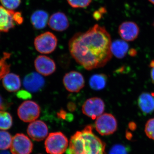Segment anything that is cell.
Listing matches in <instances>:
<instances>
[{
  "label": "cell",
  "mask_w": 154,
  "mask_h": 154,
  "mask_svg": "<svg viewBox=\"0 0 154 154\" xmlns=\"http://www.w3.org/2000/svg\"><path fill=\"white\" fill-rule=\"evenodd\" d=\"M106 144L96 135L88 125L72 136L66 154H105Z\"/></svg>",
  "instance_id": "2"
},
{
  "label": "cell",
  "mask_w": 154,
  "mask_h": 154,
  "mask_svg": "<svg viewBox=\"0 0 154 154\" xmlns=\"http://www.w3.org/2000/svg\"><path fill=\"white\" fill-rule=\"evenodd\" d=\"M129 126L130 129H132V130L134 129L136 127V125L134 122H131L130 123L129 125Z\"/></svg>",
  "instance_id": "33"
},
{
  "label": "cell",
  "mask_w": 154,
  "mask_h": 154,
  "mask_svg": "<svg viewBox=\"0 0 154 154\" xmlns=\"http://www.w3.org/2000/svg\"><path fill=\"white\" fill-rule=\"evenodd\" d=\"M72 8H85L91 4L92 0H67Z\"/></svg>",
  "instance_id": "24"
},
{
  "label": "cell",
  "mask_w": 154,
  "mask_h": 154,
  "mask_svg": "<svg viewBox=\"0 0 154 154\" xmlns=\"http://www.w3.org/2000/svg\"><path fill=\"white\" fill-rule=\"evenodd\" d=\"M138 105L144 114H149L154 112V94L143 93L138 98Z\"/></svg>",
  "instance_id": "16"
},
{
  "label": "cell",
  "mask_w": 154,
  "mask_h": 154,
  "mask_svg": "<svg viewBox=\"0 0 154 154\" xmlns=\"http://www.w3.org/2000/svg\"><path fill=\"white\" fill-rule=\"evenodd\" d=\"M0 2L4 8L13 11L19 7L21 0H0Z\"/></svg>",
  "instance_id": "25"
},
{
  "label": "cell",
  "mask_w": 154,
  "mask_h": 154,
  "mask_svg": "<svg viewBox=\"0 0 154 154\" xmlns=\"http://www.w3.org/2000/svg\"><path fill=\"white\" fill-rule=\"evenodd\" d=\"M107 78L104 74L93 75L89 80V85L93 90L100 91L105 88L107 85Z\"/></svg>",
  "instance_id": "20"
},
{
  "label": "cell",
  "mask_w": 154,
  "mask_h": 154,
  "mask_svg": "<svg viewBox=\"0 0 154 154\" xmlns=\"http://www.w3.org/2000/svg\"><path fill=\"white\" fill-rule=\"evenodd\" d=\"M17 114L22 121L25 122H32L36 120L40 115V106L34 101H25L18 107Z\"/></svg>",
  "instance_id": "6"
},
{
  "label": "cell",
  "mask_w": 154,
  "mask_h": 154,
  "mask_svg": "<svg viewBox=\"0 0 154 154\" xmlns=\"http://www.w3.org/2000/svg\"><path fill=\"white\" fill-rule=\"evenodd\" d=\"M16 12L0 6V31L7 32L14 28L16 24Z\"/></svg>",
  "instance_id": "14"
},
{
  "label": "cell",
  "mask_w": 154,
  "mask_h": 154,
  "mask_svg": "<svg viewBox=\"0 0 154 154\" xmlns=\"http://www.w3.org/2000/svg\"><path fill=\"white\" fill-rule=\"evenodd\" d=\"M48 14L47 12L38 10L33 12L30 17V22L34 28L40 30L45 28L48 23Z\"/></svg>",
  "instance_id": "18"
},
{
  "label": "cell",
  "mask_w": 154,
  "mask_h": 154,
  "mask_svg": "<svg viewBox=\"0 0 154 154\" xmlns=\"http://www.w3.org/2000/svg\"><path fill=\"white\" fill-rule=\"evenodd\" d=\"M12 135L10 133L5 130L0 131V150H6L11 146Z\"/></svg>",
  "instance_id": "22"
},
{
  "label": "cell",
  "mask_w": 154,
  "mask_h": 154,
  "mask_svg": "<svg viewBox=\"0 0 154 154\" xmlns=\"http://www.w3.org/2000/svg\"><path fill=\"white\" fill-rule=\"evenodd\" d=\"M34 66L39 74L47 76L54 73L56 66L54 61L48 57L38 56L34 60Z\"/></svg>",
  "instance_id": "11"
},
{
  "label": "cell",
  "mask_w": 154,
  "mask_h": 154,
  "mask_svg": "<svg viewBox=\"0 0 154 154\" xmlns=\"http://www.w3.org/2000/svg\"><path fill=\"white\" fill-rule=\"evenodd\" d=\"M119 36L125 41H134L137 38L140 33V29L136 23L128 21L122 23L119 27Z\"/></svg>",
  "instance_id": "12"
},
{
  "label": "cell",
  "mask_w": 154,
  "mask_h": 154,
  "mask_svg": "<svg viewBox=\"0 0 154 154\" xmlns=\"http://www.w3.org/2000/svg\"><path fill=\"white\" fill-rule=\"evenodd\" d=\"M151 3H152V4H154V0H149Z\"/></svg>",
  "instance_id": "35"
},
{
  "label": "cell",
  "mask_w": 154,
  "mask_h": 154,
  "mask_svg": "<svg viewBox=\"0 0 154 154\" xmlns=\"http://www.w3.org/2000/svg\"><path fill=\"white\" fill-rule=\"evenodd\" d=\"M106 13V10L104 8H101L98 11H95L93 14V17L96 20H99L102 18L103 14Z\"/></svg>",
  "instance_id": "28"
},
{
  "label": "cell",
  "mask_w": 154,
  "mask_h": 154,
  "mask_svg": "<svg viewBox=\"0 0 154 154\" xmlns=\"http://www.w3.org/2000/svg\"><path fill=\"white\" fill-rule=\"evenodd\" d=\"M12 154H30L33 149V144L27 136L17 133L13 137L10 147Z\"/></svg>",
  "instance_id": "8"
},
{
  "label": "cell",
  "mask_w": 154,
  "mask_h": 154,
  "mask_svg": "<svg viewBox=\"0 0 154 154\" xmlns=\"http://www.w3.org/2000/svg\"><path fill=\"white\" fill-rule=\"evenodd\" d=\"M67 107L69 110H70V111H74L75 109V105L72 102V103L70 102V103H69L68 104Z\"/></svg>",
  "instance_id": "30"
},
{
  "label": "cell",
  "mask_w": 154,
  "mask_h": 154,
  "mask_svg": "<svg viewBox=\"0 0 154 154\" xmlns=\"http://www.w3.org/2000/svg\"><path fill=\"white\" fill-rule=\"evenodd\" d=\"M105 109V103L99 97H92L87 99L82 107L83 113L94 120L102 115Z\"/></svg>",
  "instance_id": "7"
},
{
  "label": "cell",
  "mask_w": 154,
  "mask_h": 154,
  "mask_svg": "<svg viewBox=\"0 0 154 154\" xmlns=\"http://www.w3.org/2000/svg\"><path fill=\"white\" fill-rule=\"evenodd\" d=\"M47 125L41 120H36L30 122L27 128V133L33 140L36 141L43 140L48 135Z\"/></svg>",
  "instance_id": "10"
},
{
  "label": "cell",
  "mask_w": 154,
  "mask_h": 154,
  "mask_svg": "<svg viewBox=\"0 0 154 154\" xmlns=\"http://www.w3.org/2000/svg\"></svg>",
  "instance_id": "36"
},
{
  "label": "cell",
  "mask_w": 154,
  "mask_h": 154,
  "mask_svg": "<svg viewBox=\"0 0 154 154\" xmlns=\"http://www.w3.org/2000/svg\"><path fill=\"white\" fill-rule=\"evenodd\" d=\"M10 55V54L5 53L3 57L0 60V79H3L10 72V65L7 62V60Z\"/></svg>",
  "instance_id": "23"
},
{
  "label": "cell",
  "mask_w": 154,
  "mask_h": 154,
  "mask_svg": "<svg viewBox=\"0 0 154 154\" xmlns=\"http://www.w3.org/2000/svg\"><path fill=\"white\" fill-rule=\"evenodd\" d=\"M63 84L67 91L78 93L85 87V81L83 75L77 71H71L65 75Z\"/></svg>",
  "instance_id": "9"
},
{
  "label": "cell",
  "mask_w": 154,
  "mask_h": 154,
  "mask_svg": "<svg viewBox=\"0 0 154 154\" xmlns=\"http://www.w3.org/2000/svg\"><path fill=\"white\" fill-rule=\"evenodd\" d=\"M48 26L52 30L59 32L66 30L69 22L66 15L62 12H57L51 15L48 21Z\"/></svg>",
  "instance_id": "15"
},
{
  "label": "cell",
  "mask_w": 154,
  "mask_h": 154,
  "mask_svg": "<svg viewBox=\"0 0 154 154\" xmlns=\"http://www.w3.org/2000/svg\"><path fill=\"white\" fill-rule=\"evenodd\" d=\"M57 42V38L54 33L46 32L36 36L34 39V45L38 52L49 54L55 50Z\"/></svg>",
  "instance_id": "4"
},
{
  "label": "cell",
  "mask_w": 154,
  "mask_h": 154,
  "mask_svg": "<svg viewBox=\"0 0 154 154\" xmlns=\"http://www.w3.org/2000/svg\"><path fill=\"white\" fill-rule=\"evenodd\" d=\"M145 132L149 138L154 140V118L150 119L147 122L145 127Z\"/></svg>",
  "instance_id": "26"
},
{
  "label": "cell",
  "mask_w": 154,
  "mask_h": 154,
  "mask_svg": "<svg viewBox=\"0 0 154 154\" xmlns=\"http://www.w3.org/2000/svg\"><path fill=\"white\" fill-rule=\"evenodd\" d=\"M9 107L8 103L4 100L2 96H0V110H5Z\"/></svg>",
  "instance_id": "29"
},
{
  "label": "cell",
  "mask_w": 154,
  "mask_h": 154,
  "mask_svg": "<svg viewBox=\"0 0 154 154\" xmlns=\"http://www.w3.org/2000/svg\"><path fill=\"white\" fill-rule=\"evenodd\" d=\"M129 54L131 56H134L137 54L136 51L134 49H131L129 51Z\"/></svg>",
  "instance_id": "32"
},
{
  "label": "cell",
  "mask_w": 154,
  "mask_h": 154,
  "mask_svg": "<svg viewBox=\"0 0 154 154\" xmlns=\"http://www.w3.org/2000/svg\"><path fill=\"white\" fill-rule=\"evenodd\" d=\"M2 79L4 88L9 92H16L19 91L21 88V80L18 75L9 73Z\"/></svg>",
  "instance_id": "17"
},
{
  "label": "cell",
  "mask_w": 154,
  "mask_h": 154,
  "mask_svg": "<svg viewBox=\"0 0 154 154\" xmlns=\"http://www.w3.org/2000/svg\"><path fill=\"white\" fill-rule=\"evenodd\" d=\"M0 154H11L10 152L6 150H1Z\"/></svg>",
  "instance_id": "34"
},
{
  "label": "cell",
  "mask_w": 154,
  "mask_h": 154,
  "mask_svg": "<svg viewBox=\"0 0 154 154\" xmlns=\"http://www.w3.org/2000/svg\"><path fill=\"white\" fill-rule=\"evenodd\" d=\"M117 121L114 116L108 113H103L95 122L96 131L102 136L113 134L117 129Z\"/></svg>",
  "instance_id": "5"
},
{
  "label": "cell",
  "mask_w": 154,
  "mask_h": 154,
  "mask_svg": "<svg viewBox=\"0 0 154 154\" xmlns=\"http://www.w3.org/2000/svg\"><path fill=\"white\" fill-rule=\"evenodd\" d=\"M151 68L152 69L151 70V78L152 82L154 84V66Z\"/></svg>",
  "instance_id": "31"
},
{
  "label": "cell",
  "mask_w": 154,
  "mask_h": 154,
  "mask_svg": "<svg viewBox=\"0 0 154 154\" xmlns=\"http://www.w3.org/2000/svg\"><path fill=\"white\" fill-rule=\"evenodd\" d=\"M109 154H128V150L124 146L116 144L110 149Z\"/></svg>",
  "instance_id": "27"
},
{
  "label": "cell",
  "mask_w": 154,
  "mask_h": 154,
  "mask_svg": "<svg viewBox=\"0 0 154 154\" xmlns=\"http://www.w3.org/2000/svg\"><path fill=\"white\" fill-rule=\"evenodd\" d=\"M13 123L11 114L5 110H0V130L5 131L10 129Z\"/></svg>",
  "instance_id": "21"
},
{
  "label": "cell",
  "mask_w": 154,
  "mask_h": 154,
  "mask_svg": "<svg viewBox=\"0 0 154 154\" xmlns=\"http://www.w3.org/2000/svg\"><path fill=\"white\" fill-rule=\"evenodd\" d=\"M45 81L38 73H30L23 80V85L27 91L31 93H36L44 87Z\"/></svg>",
  "instance_id": "13"
},
{
  "label": "cell",
  "mask_w": 154,
  "mask_h": 154,
  "mask_svg": "<svg viewBox=\"0 0 154 154\" xmlns=\"http://www.w3.org/2000/svg\"><path fill=\"white\" fill-rule=\"evenodd\" d=\"M111 36L105 28L95 25L85 32L75 34L69 42L72 56L86 69L106 65L112 58Z\"/></svg>",
  "instance_id": "1"
},
{
  "label": "cell",
  "mask_w": 154,
  "mask_h": 154,
  "mask_svg": "<svg viewBox=\"0 0 154 154\" xmlns=\"http://www.w3.org/2000/svg\"><path fill=\"white\" fill-rule=\"evenodd\" d=\"M129 49L128 44L123 40L117 39L112 42L111 52L116 57L122 59L126 56Z\"/></svg>",
  "instance_id": "19"
},
{
  "label": "cell",
  "mask_w": 154,
  "mask_h": 154,
  "mask_svg": "<svg viewBox=\"0 0 154 154\" xmlns=\"http://www.w3.org/2000/svg\"><path fill=\"white\" fill-rule=\"evenodd\" d=\"M68 145L67 138L61 132L49 134L45 142L46 151L49 154H63Z\"/></svg>",
  "instance_id": "3"
}]
</instances>
